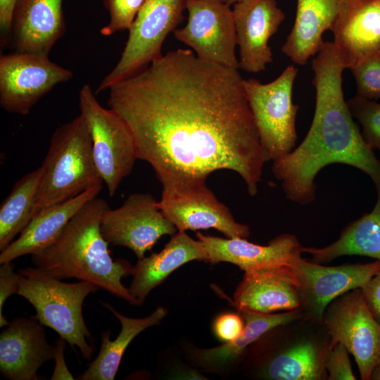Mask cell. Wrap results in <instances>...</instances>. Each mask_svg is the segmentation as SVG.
Segmentation results:
<instances>
[{"label": "cell", "mask_w": 380, "mask_h": 380, "mask_svg": "<svg viewBox=\"0 0 380 380\" xmlns=\"http://www.w3.org/2000/svg\"><path fill=\"white\" fill-rule=\"evenodd\" d=\"M35 316L13 319L0 335V372L10 380L40 379L38 369L53 359L54 346Z\"/></svg>", "instance_id": "cell-18"}, {"label": "cell", "mask_w": 380, "mask_h": 380, "mask_svg": "<svg viewBox=\"0 0 380 380\" xmlns=\"http://www.w3.org/2000/svg\"><path fill=\"white\" fill-rule=\"evenodd\" d=\"M238 70L200 59L191 49L161 54L113 84L108 104L130 128L162 196L205 184L219 170L258 191L267 162Z\"/></svg>", "instance_id": "cell-1"}, {"label": "cell", "mask_w": 380, "mask_h": 380, "mask_svg": "<svg viewBox=\"0 0 380 380\" xmlns=\"http://www.w3.org/2000/svg\"><path fill=\"white\" fill-rule=\"evenodd\" d=\"M40 167L37 213L43 208L102 185L89 131L81 114L54 131Z\"/></svg>", "instance_id": "cell-4"}, {"label": "cell", "mask_w": 380, "mask_h": 380, "mask_svg": "<svg viewBox=\"0 0 380 380\" xmlns=\"http://www.w3.org/2000/svg\"><path fill=\"white\" fill-rule=\"evenodd\" d=\"M63 0H16L11 41L16 51L49 56L65 32Z\"/></svg>", "instance_id": "cell-20"}, {"label": "cell", "mask_w": 380, "mask_h": 380, "mask_svg": "<svg viewBox=\"0 0 380 380\" xmlns=\"http://www.w3.org/2000/svg\"><path fill=\"white\" fill-rule=\"evenodd\" d=\"M186 0H146L129 30V37L114 68L102 80L96 93L146 67L162 54L167 34L182 23Z\"/></svg>", "instance_id": "cell-8"}, {"label": "cell", "mask_w": 380, "mask_h": 380, "mask_svg": "<svg viewBox=\"0 0 380 380\" xmlns=\"http://www.w3.org/2000/svg\"><path fill=\"white\" fill-rule=\"evenodd\" d=\"M237 308L272 313L302 306L300 286L292 267L246 271L234 293Z\"/></svg>", "instance_id": "cell-19"}, {"label": "cell", "mask_w": 380, "mask_h": 380, "mask_svg": "<svg viewBox=\"0 0 380 380\" xmlns=\"http://www.w3.org/2000/svg\"><path fill=\"white\" fill-rule=\"evenodd\" d=\"M18 272V295L32 305L35 317L79 349L84 359L91 360L96 350L95 340L85 323L82 305L86 297L99 288L87 281L63 282L36 267Z\"/></svg>", "instance_id": "cell-5"}, {"label": "cell", "mask_w": 380, "mask_h": 380, "mask_svg": "<svg viewBox=\"0 0 380 380\" xmlns=\"http://www.w3.org/2000/svg\"><path fill=\"white\" fill-rule=\"evenodd\" d=\"M79 105L89 131L97 170L113 196L138 159L133 134L118 113L99 103L88 84L80 89Z\"/></svg>", "instance_id": "cell-7"}, {"label": "cell", "mask_w": 380, "mask_h": 380, "mask_svg": "<svg viewBox=\"0 0 380 380\" xmlns=\"http://www.w3.org/2000/svg\"><path fill=\"white\" fill-rule=\"evenodd\" d=\"M103 305L119 320L121 330L114 341L110 339V331L102 332L99 354L77 379L113 380L123 354L131 341L147 328L160 324L167 315V310L159 306L146 317L131 318L120 313L109 303H103Z\"/></svg>", "instance_id": "cell-25"}, {"label": "cell", "mask_w": 380, "mask_h": 380, "mask_svg": "<svg viewBox=\"0 0 380 380\" xmlns=\"http://www.w3.org/2000/svg\"><path fill=\"white\" fill-rule=\"evenodd\" d=\"M324 353L315 344L304 341L272 357L261 369L263 377L275 380H318L324 376Z\"/></svg>", "instance_id": "cell-28"}, {"label": "cell", "mask_w": 380, "mask_h": 380, "mask_svg": "<svg viewBox=\"0 0 380 380\" xmlns=\"http://www.w3.org/2000/svg\"><path fill=\"white\" fill-rule=\"evenodd\" d=\"M205 252V262L232 263L244 272L279 267H292L301 258L303 246L289 234H281L266 246L255 244L244 238H220L196 232Z\"/></svg>", "instance_id": "cell-17"}, {"label": "cell", "mask_w": 380, "mask_h": 380, "mask_svg": "<svg viewBox=\"0 0 380 380\" xmlns=\"http://www.w3.org/2000/svg\"><path fill=\"white\" fill-rule=\"evenodd\" d=\"M65 345L66 341L60 336L55 341L53 359L55 361V367L51 376V380L75 379L65 360Z\"/></svg>", "instance_id": "cell-36"}, {"label": "cell", "mask_w": 380, "mask_h": 380, "mask_svg": "<svg viewBox=\"0 0 380 380\" xmlns=\"http://www.w3.org/2000/svg\"><path fill=\"white\" fill-rule=\"evenodd\" d=\"M245 321L243 330L235 340L217 347L196 349L192 359L199 367L211 372L229 369L239 359L246 349L270 330L288 324L299 317L298 310L283 313H260L238 308Z\"/></svg>", "instance_id": "cell-24"}, {"label": "cell", "mask_w": 380, "mask_h": 380, "mask_svg": "<svg viewBox=\"0 0 380 380\" xmlns=\"http://www.w3.org/2000/svg\"><path fill=\"white\" fill-rule=\"evenodd\" d=\"M348 352L341 343L328 348L324 356V367L329 372V379H356L351 369Z\"/></svg>", "instance_id": "cell-32"}, {"label": "cell", "mask_w": 380, "mask_h": 380, "mask_svg": "<svg viewBox=\"0 0 380 380\" xmlns=\"http://www.w3.org/2000/svg\"><path fill=\"white\" fill-rule=\"evenodd\" d=\"M158 205L177 232L213 228L227 238L244 239L250 234L249 227L237 222L206 184L183 194L161 196Z\"/></svg>", "instance_id": "cell-16"}, {"label": "cell", "mask_w": 380, "mask_h": 380, "mask_svg": "<svg viewBox=\"0 0 380 380\" xmlns=\"http://www.w3.org/2000/svg\"><path fill=\"white\" fill-rule=\"evenodd\" d=\"M331 32L345 69L380 54V0H343Z\"/></svg>", "instance_id": "cell-15"}, {"label": "cell", "mask_w": 380, "mask_h": 380, "mask_svg": "<svg viewBox=\"0 0 380 380\" xmlns=\"http://www.w3.org/2000/svg\"><path fill=\"white\" fill-rule=\"evenodd\" d=\"M0 265V327H4L10 322L3 314V307L8 297L18 294L20 274L14 271V265L11 262Z\"/></svg>", "instance_id": "cell-33"}, {"label": "cell", "mask_w": 380, "mask_h": 380, "mask_svg": "<svg viewBox=\"0 0 380 380\" xmlns=\"http://www.w3.org/2000/svg\"><path fill=\"white\" fill-rule=\"evenodd\" d=\"M346 103L353 118L362 126L361 134L367 144L380 151V103L357 94Z\"/></svg>", "instance_id": "cell-29"}, {"label": "cell", "mask_w": 380, "mask_h": 380, "mask_svg": "<svg viewBox=\"0 0 380 380\" xmlns=\"http://www.w3.org/2000/svg\"><path fill=\"white\" fill-rule=\"evenodd\" d=\"M205 258L206 252L201 241L191 238L186 232H177L159 253L138 260L134 266L129 292L140 305L176 269L188 262L205 261Z\"/></svg>", "instance_id": "cell-22"}, {"label": "cell", "mask_w": 380, "mask_h": 380, "mask_svg": "<svg viewBox=\"0 0 380 380\" xmlns=\"http://www.w3.org/2000/svg\"><path fill=\"white\" fill-rule=\"evenodd\" d=\"M101 189L102 185H97L72 198L42 208L20 236L1 251L0 263L12 262L25 255H32L47 247L78 210L96 197Z\"/></svg>", "instance_id": "cell-21"}, {"label": "cell", "mask_w": 380, "mask_h": 380, "mask_svg": "<svg viewBox=\"0 0 380 380\" xmlns=\"http://www.w3.org/2000/svg\"><path fill=\"white\" fill-rule=\"evenodd\" d=\"M377 198L372 210L352 222L339 238L322 248L303 247L315 262H329L342 255H360L380 261V180L375 183Z\"/></svg>", "instance_id": "cell-26"}, {"label": "cell", "mask_w": 380, "mask_h": 380, "mask_svg": "<svg viewBox=\"0 0 380 380\" xmlns=\"http://www.w3.org/2000/svg\"><path fill=\"white\" fill-rule=\"evenodd\" d=\"M223 3L226 4L228 6L234 5L236 3L241 1V0H221Z\"/></svg>", "instance_id": "cell-39"}, {"label": "cell", "mask_w": 380, "mask_h": 380, "mask_svg": "<svg viewBox=\"0 0 380 380\" xmlns=\"http://www.w3.org/2000/svg\"><path fill=\"white\" fill-rule=\"evenodd\" d=\"M146 0H104L109 12L110 20L101 29L103 36H110L117 32L129 30L135 18Z\"/></svg>", "instance_id": "cell-30"}, {"label": "cell", "mask_w": 380, "mask_h": 380, "mask_svg": "<svg viewBox=\"0 0 380 380\" xmlns=\"http://www.w3.org/2000/svg\"><path fill=\"white\" fill-rule=\"evenodd\" d=\"M298 72L292 65L267 84L253 78L243 80L246 99L267 161L277 160L295 148L299 106L293 101V88Z\"/></svg>", "instance_id": "cell-6"}, {"label": "cell", "mask_w": 380, "mask_h": 380, "mask_svg": "<svg viewBox=\"0 0 380 380\" xmlns=\"http://www.w3.org/2000/svg\"><path fill=\"white\" fill-rule=\"evenodd\" d=\"M177 228L160 209L151 194L134 193L115 209L103 213L101 232L106 241L134 252L138 260L145 257L160 237L173 235Z\"/></svg>", "instance_id": "cell-12"}, {"label": "cell", "mask_w": 380, "mask_h": 380, "mask_svg": "<svg viewBox=\"0 0 380 380\" xmlns=\"http://www.w3.org/2000/svg\"><path fill=\"white\" fill-rule=\"evenodd\" d=\"M243 319L238 313L225 312L218 315L213 324L215 336L221 341L230 342L238 338L242 333Z\"/></svg>", "instance_id": "cell-34"}, {"label": "cell", "mask_w": 380, "mask_h": 380, "mask_svg": "<svg viewBox=\"0 0 380 380\" xmlns=\"http://www.w3.org/2000/svg\"><path fill=\"white\" fill-rule=\"evenodd\" d=\"M315 108L310 129L301 143L273 161L272 171L285 197L302 205L315 199L317 174L340 163L355 167L376 183L380 160L364 140L354 122L342 87L345 70L333 42H324L312 62Z\"/></svg>", "instance_id": "cell-2"}, {"label": "cell", "mask_w": 380, "mask_h": 380, "mask_svg": "<svg viewBox=\"0 0 380 380\" xmlns=\"http://www.w3.org/2000/svg\"><path fill=\"white\" fill-rule=\"evenodd\" d=\"M16 0H0L1 45L6 46L11 40L12 19Z\"/></svg>", "instance_id": "cell-37"}, {"label": "cell", "mask_w": 380, "mask_h": 380, "mask_svg": "<svg viewBox=\"0 0 380 380\" xmlns=\"http://www.w3.org/2000/svg\"><path fill=\"white\" fill-rule=\"evenodd\" d=\"M292 269L300 286L302 305L310 315L322 321L326 308L333 300L361 289L380 271V261L328 267L300 258Z\"/></svg>", "instance_id": "cell-13"}, {"label": "cell", "mask_w": 380, "mask_h": 380, "mask_svg": "<svg viewBox=\"0 0 380 380\" xmlns=\"http://www.w3.org/2000/svg\"><path fill=\"white\" fill-rule=\"evenodd\" d=\"M187 23L173 31L175 37L191 47L198 58L239 70L232 9L221 0H186Z\"/></svg>", "instance_id": "cell-11"}, {"label": "cell", "mask_w": 380, "mask_h": 380, "mask_svg": "<svg viewBox=\"0 0 380 380\" xmlns=\"http://www.w3.org/2000/svg\"><path fill=\"white\" fill-rule=\"evenodd\" d=\"M41 167L25 174L13 185L0 206V251L4 250L36 215Z\"/></svg>", "instance_id": "cell-27"}, {"label": "cell", "mask_w": 380, "mask_h": 380, "mask_svg": "<svg viewBox=\"0 0 380 380\" xmlns=\"http://www.w3.org/2000/svg\"><path fill=\"white\" fill-rule=\"evenodd\" d=\"M370 379L380 380V363L376 365L373 369Z\"/></svg>", "instance_id": "cell-38"}, {"label": "cell", "mask_w": 380, "mask_h": 380, "mask_svg": "<svg viewBox=\"0 0 380 380\" xmlns=\"http://www.w3.org/2000/svg\"><path fill=\"white\" fill-rule=\"evenodd\" d=\"M108 208L103 198L89 200L50 245L32 255V261L51 277L92 282L137 305L129 288L122 283V278L132 274L134 266L123 259L113 260L101 232L102 216Z\"/></svg>", "instance_id": "cell-3"}, {"label": "cell", "mask_w": 380, "mask_h": 380, "mask_svg": "<svg viewBox=\"0 0 380 380\" xmlns=\"http://www.w3.org/2000/svg\"><path fill=\"white\" fill-rule=\"evenodd\" d=\"M350 71L355 80L357 95L371 100L380 98V54L362 61Z\"/></svg>", "instance_id": "cell-31"}, {"label": "cell", "mask_w": 380, "mask_h": 380, "mask_svg": "<svg viewBox=\"0 0 380 380\" xmlns=\"http://www.w3.org/2000/svg\"><path fill=\"white\" fill-rule=\"evenodd\" d=\"M239 68L258 73L273 61L270 39L277 32L285 14L276 0H241L232 8Z\"/></svg>", "instance_id": "cell-14"}, {"label": "cell", "mask_w": 380, "mask_h": 380, "mask_svg": "<svg viewBox=\"0 0 380 380\" xmlns=\"http://www.w3.org/2000/svg\"><path fill=\"white\" fill-rule=\"evenodd\" d=\"M343 0H297L295 21L282 53L296 64L305 65L322 49V35L331 30Z\"/></svg>", "instance_id": "cell-23"}, {"label": "cell", "mask_w": 380, "mask_h": 380, "mask_svg": "<svg viewBox=\"0 0 380 380\" xmlns=\"http://www.w3.org/2000/svg\"><path fill=\"white\" fill-rule=\"evenodd\" d=\"M331 337L329 348L343 344L356 361L360 377L370 379L380 363V324L371 313L361 291L344 293L323 315Z\"/></svg>", "instance_id": "cell-10"}, {"label": "cell", "mask_w": 380, "mask_h": 380, "mask_svg": "<svg viewBox=\"0 0 380 380\" xmlns=\"http://www.w3.org/2000/svg\"><path fill=\"white\" fill-rule=\"evenodd\" d=\"M361 291L371 313L380 324V271L361 288Z\"/></svg>", "instance_id": "cell-35"}, {"label": "cell", "mask_w": 380, "mask_h": 380, "mask_svg": "<svg viewBox=\"0 0 380 380\" xmlns=\"http://www.w3.org/2000/svg\"><path fill=\"white\" fill-rule=\"evenodd\" d=\"M73 77L49 56L16 51L0 56V104L7 112L26 115L57 84Z\"/></svg>", "instance_id": "cell-9"}]
</instances>
